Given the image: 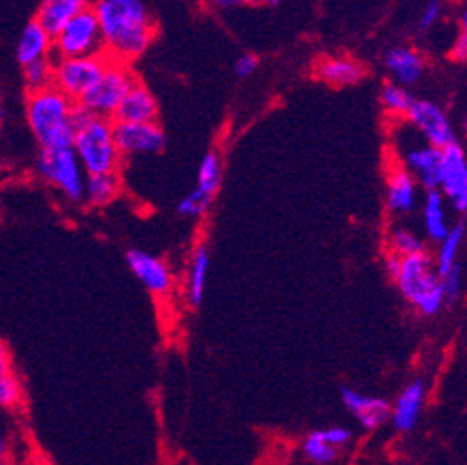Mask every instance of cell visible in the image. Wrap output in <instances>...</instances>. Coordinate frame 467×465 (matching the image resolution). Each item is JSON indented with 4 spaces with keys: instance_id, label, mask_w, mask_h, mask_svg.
<instances>
[{
    "instance_id": "obj_19",
    "label": "cell",
    "mask_w": 467,
    "mask_h": 465,
    "mask_svg": "<svg viewBox=\"0 0 467 465\" xmlns=\"http://www.w3.org/2000/svg\"><path fill=\"white\" fill-rule=\"evenodd\" d=\"M16 57L21 67L36 59L54 57V36L36 19L29 21L17 40Z\"/></svg>"
},
{
    "instance_id": "obj_41",
    "label": "cell",
    "mask_w": 467,
    "mask_h": 465,
    "mask_svg": "<svg viewBox=\"0 0 467 465\" xmlns=\"http://www.w3.org/2000/svg\"><path fill=\"white\" fill-rule=\"evenodd\" d=\"M209 3L217 8H238V6L249 5L251 0H209Z\"/></svg>"
},
{
    "instance_id": "obj_24",
    "label": "cell",
    "mask_w": 467,
    "mask_h": 465,
    "mask_svg": "<svg viewBox=\"0 0 467 465\" xmlns=\"http://www.w3.org/2000/svg\"><path fill=\"white\" fill-rule=\"evenodd\" d=\"M207 274H209V249L202 243L192 253L189 282H186V296H189V302L192 306L202 305L205 284H207Z\"/></svg>"
},
{
    "instance_id": "obj_7",
    "label": "cell",
    "mask_w": 467,
    "mask_h": 465,
    "mask_svg": "<svg viewBox=\"0 0 467 465\" xmlns=\"http://www.w3.org/2000/svg\"><path fill=\"white\" fill-rule=\"evenodd\" d=\"M105 54L101 27L93 8H84L54 35V57Z\"/></svg>"
},
{
    "instance_id": "obj_2",
    "label": "cell",
    "mask_w": 467,
    "mask_h": 465,
    "mask_svg": "<svg viewBox=\"0 0 467 465\" xmlns=\"http://www.w3.org/2000/svg\"><path fill=\"white\" fill-rule=\"evenodd\" d=\"M75 107L77 101L65 96L54 84L27 93V124L40 149H59L73 145Z\"/></svg>"
},
{
    "instance_id": "obj_15",
    "label": "cell",
    "mask_w": 467,
    "mask_h": 465,
    "mask_svg": "<svg viewBox=\"0 0 467 465\" xmlns=\"http://www.w3.org/2000/svg\"><path fill=\"white\" fill-rule=\"evenodd\" d=\"M158 103L152 91L141 82H135L116 108L112 120L119 122H156Z\"/></svg>"
},
{
    "instance_id": "obj_34",
    "label": "cell",
    "mask_w": 467,
    "mask_h": 465,
    "mask_svg": "<svg viewBox=\"0 0 467 465\" xmlns=\"http://www.w3.org/2000/svg\"><path fill=\"white\" fill-rule=\"evenodd\" d=\"M319 433L327 440V443L333 445L335 449H342V447L349 445V443H352V437H354L352 431H349L348 428H340V426L319 429Z\"/></svg>"
},
{
    "instance_id": "obj_35",
    "label": "cell",
    "mask_w": 467,
    "mask_h": 465,
    "mask_svg": "<svg viewBox=\"0 0 467 465\" xmlns=\"http://www.w3.org/2000/svg\"><path fill=\"white\" fill-rule=\"evenodd\" d=\"M441 14H442V5L439 3V0H430V3L424 6L422 14H420V19H418L420 29H422V31L433 29L435 23L441 17Z\"/></svg>"
},
{
    "instance_id": "obj_26",
    "label": "cell",
    "mask_w": 467,
    "mask_h": 465,
    "mask_svg": "<svg viewBox=\"0 0 467 465\" xmlns=\"http://www.w3.org/2000/svg\"><path fill=\"white\" fill-rule=\"evenodd\" d=\"M221 181H223L221 156H219V152H209V154L203 156L202 164L198 168L196 186L200 191L215 196L221 189Z\"/></svg>"
},
{
    "instance_id": "obj_16",
    "label": "cell",
    "mask_w": 467,
    "mask_h": 465,
    "mask_svg": "<svg viewBox=\"0 0 467 465\" xmlns=\"http://www.w3.org/2000/svg\"><path fill=\"white\" fill-rule=\"evenodd\" d=\"M388 209L393 215H409L418 202V182L407 168H395L388 175Z\"/></svg>"
},
{
    "instance_id": "obj_33",
    "label": "cell",
    "mask_w": 467,
    "mask_h": 465,
    "mask_svg": "<svg viewBox=\"0 0 467 465\" xmlns=\"http://www.w3.org/2000/svg\"><path fill=\"white\" fill-rule=\"evenodd\" d=\"M439 279L442 285V293H445V300L456 302L462 293V266H460V263H456L447 274H442Z\"/></svg>"
},
{
    "instance_id": "obj_28",
    "label": "cell",
    "mask_w": 467,
    "mask_h": 465,
    "mask_svg": "<svg viewBox=\"0 0 467 465\" xmlns=\"http://www.w3.org/2000/svg\"><path fill=\"white\" fill-rule=\"evenodd\" d=\"M382 107L393 116H407L409 108L414 103L412 93L397 82H388L380 89Z\"/></svg>"
},
{
    "instance_id": "obj_11",
    "label": "cell",
    "mask_w": 467,
    "mask_h": 465,
    "mask_svg": "<svg viewBox=\"0 0 467 465\" xmlns=\"http://www.w3.org/2000/svg\"><path fill=\"white\" fill-rule=\"evenodd\" d=\"M407 120L424 135L426 141L437 149H445L451 143H456V133L449 114L437 103L420 99L412 103L407 112Z\"/></svg>"
},
{
    "instance_id": "obj_12",
    "label": "cell",
    "mask_w": 467,
    "mask_h": 465,
    "mask_svg": "<svg viewBox=\"0 0 467 465\" xmlns=\"http://www.w3.org/2000/svg\"><path fill=\"white\" fill-rule=\"evenodd\" d=\"M126 263L131 274L139 279V284L150 294L166 296L173 289L175 277L166 261H161L141 249H131L126 253Z\"/></svg>"
},
{
    "instance_id": "obj_9",
    "label": "cell",
    "mask_w": 467,
    "mask_h": 465,
    "mask_svg": "<svg viewBox=\"0 0 467 465\" xmlns=\"http://www.w3.org/2000/svg\"><path fill=\"white\" fill-rule=\"evenodd\" d=\"M112 135L122 156L158 154L166 147V133L156 122L112 120Z\"/></svg>"
},
{
    "instance_id": "obj_38",
    "label": "cell",
    "mask_w": 467,
    "mask_h": 465,
    "mask_svg": "<svg viewBox=\"0 0 467 465\" xmlns=\"http://www.w3.org/2000/svg\"><path fill=\"white\" fill-rule=\"evenodd\" d=\"M14 370V357L10 354V347L6 346V342L0 338V375H5V372Z\"/></svg>"
},
{
    "instance_id": "obj_13",
    "label": "cell",
    "mask_w": 467,
    "mask_h": 465,
    "mask_svg": "<svg viewBox=\"0 0 467 465\" xmlns=\"http://www.w3.org/2000/svg\"><path fill=\"white\" fill-rule=\"evenodd\" d=\"M340 398L344 407L358 418V422L367 431H375L389 420L391 405L382 398L365 395L352 388H342Z\"/></svg>"
},
{
    "instance_id": "obj_22",
    "label": "cell",
    "mask_w": 467,
    "mask_h": 465,
    "mask_svg": "<svg viewBox=\"0 0 467 465\" xmlns=\"http://www.w3.org/2000/svg\"><path fill=\"white\" fill-rule=\"evenodd\" d=\"M424 228L431 242H441L451 230L445 196L439 189H431L424 200Z\"/></svg>"
},
{
    "instance_id": "obj_29",
    "label": "cell",
    "mask_w": 467,
    "mask_h": 465,
    "mask_svg": "<svg viewBox=\"0 0 467 465\" xmlns=\"http://www.w3.org/2000/svg\"><path fill=\"white\" fill-rule=\"evenodd\" d=\"M23 82H26L27 91L52 86L54 84V57L36 59V61L23 65Z\"/></svg>"
},
{
    "instance_id": "obj_43",
    "label": "cell",
    "mask_w": 467,
    "mask_h": 465,
    "mask_svg": "<svg viewBox=\"0 0 467 465\" xmlns=\"http://www.w3.org/2000/svg\"><path fill=\"white\" fill-rule=\"evenodd\" d=\"M3 122H5V108L0 105V128H3Z\"/></svg>"
},
{
    "instance_id": "obj_42",
    "label": "cell",
    "mask_w": 467,
    "mask_h": 465,
    "mask_svg": "<svg viewBox=\"0 0 467 465\" xmlns=\"http://www.w3.org/2000/svg\"><path fill=\"white\" fill-rule=\"evenodd\" d=\"M253 5H259V6H277L279 3H282V0H251Z\"/></svg>"
},
{
    "instance_id": "obj_21",
    "label": "cell",
    "mask_w": 467,
    "mask_h": 465,
    "mask_svg": "<svg viewBox=\"0 0 467 465\" xmlns=\"http://www.w3.org/2000/svg\"><path fill=\"white\" fill-rule=\"evenodd\" d=\"M84 8H88V0H42L35 19L54 36Z\"/></svg>"
},
{
    "instance_id": "obj_6",
    "label": "cell",
    "mask_w": 467,
    "mask_h": 465,
    "mask_svg": "<svg viewBox=\"0 0 467 465\" xmlns=\"http://www.w3.org/2000/svg\"><path fill=\"white\" fill-rule=\"evenodd\" d=\"M135 82L137 78L126 61L109 59L99 80L77 103L93 114L112 120L116 108H119V105L126 98V93L133 88Z\"/></svg>"
},
{
    "instance_id": "obj_39",
    "label": "cell",
    "mask_w": 467,
    "mask_h": 465,
    "mask_svg": "<svg viewBox=\"0 0 467 465\" xmlns=\"http://www.w3.org/2000/svg\"><path fill=\"white\" fill-rule=\"evenodd\" d=\"M12 458V445L5 429H0V465L8 463Z\"/></svg>"
},
{
    "instance_id": "obj_8",
    "label": "cell",
    "mask_w": 467,
    "mask_h": 465,
    "mask_svg": "<svg viewBox=\"0 0 467 465\" xmlns=\"http://www.w3.org/2000/svg\"><path fill=\"white\" fill-rule=\"evenodd\" d=\"M109 59L107 54L54 57V86L73 101H80L84 93L99 80Z\"/></svg>"
},
{
    "instance_id": "obj_14",
    "label": "cell",
    "mask_w": 467,
    "mask_h": 465,
    "mask_svg": "<svg viewBox=\"0 0 467 465\" xmlns=\"http://www.w3.org/2000/svg\"><path fill=\"white\" fill-rule=\"evenodd\" d=\"M424 403H426V382L416 378L403 389V393L397 398L395 405L391 407L389 420L393 428L401 433L412 431L420 420V414H422Z\"/></svg>"
},
{
    "instance_id": "obj_36",
    "label": "cell",
    "mask_w": 467,
    "mask_h": 465,
    "mask_svg": "<svg viewBox=\"0 0 467 465\" xmlns=\"http://www.w3.org/2000/svg\"><path fill=\"white\" fill-rule=\"evenodd\" d=\"M256 68H259V59L253 54H245L234 65V73H236L238 78H249L251 75H254Z\"/></svg>"
},
{
    "instance_id": "obj_23",
    "label": "cell",
    "mask_w": 467,
    "mask_h": 465,
    "mask_svg": "<svg viewBox=\"0 0 467 465\" xmlns=\"http://www.w3.org/2000/svg\"><path fill=\"white\" fill-rule=\"evenodd\" d=\"M122 182L119 173H96L86 175L84 200L93 207H105L119 198Z\"/></svg>"
},
{
    "instance_id": "obj_4",
    "label": "cell",
    "mask_w": 467,
    "mask_h": 465,
    "mask_svg": "<svg viewBox=\"0 0 467 465\" xmlns=\"http://www.w3.org/2000/svg\"><path fill=\"white\" fill-rule=\"evenodd\" d=\"M393 282L400 287L401 294L422 315H435L445 305V293L439 274L435 270L431 254L424 249L401 257V266Z\"/></svg>"
},
{
    "instance_id": "obj_5",
    "label": "cell",
    "mask_w": 467,
    "mask_h": 465,
    "mask_svg": "<svg viewBox=\"0 0 467 465\" xmlns=\"http://www.w3.org/2000/svg\"><path fill=\"white\" fill-rule=\"evenodd\" d=\"M36 175L52 184L67 200L84 202L86 171L73 147L40 149L36 158Z\"/></svg>"
},
{
    "instance_id": "obj_30",
    "label": "cell",
    "mask_w": 467,
    "mask_h": 465,
    "mask_svg": "<svg viewBox=\"0 0 467 465\" xmlns=\"http://www.w3.org/2000/svg\"><path fill=\"white\" fill-rule=\"evenodd\" d=\"M302 454L316 465H329L338 458V449L327 443L319 431H314L302 443Z\"/></svg>"
},
{
    "instance_id": "obj_20",
    "label": "cell",
    "mask_w": 467,
    "mask_h": 465,
    "mask_svg": "<svg viewBox=\"0 0 467 465\" xmlns=\"http://www.w3.org/2000/svg\"><path fill=\"white\" fill-rule=\"evenodd\" d=\"M316 75L325 84L344 88V86H356L358 82H361L365 77V68L356 59L327 57L317 63Z\"/></svg>"
},
{
    "instance_id": "obj_3",
    "label": "cell",
    "mask_w": 467,
    "mask_h": 465,
    "mask_svg": "<svg viewBox=\"0 0 467 465\" xmlns=\"http://www.w3.org/2000/svg\"><path fill=\"white\" fill-rule=\"evenodd\" d=\"M73 122L75 137L71 147L78 156L86 175L119 173L124 156L114 143L112 120L93 114L77 103Z\"/></svg>"
},
{
    "instance_id": "obj_31",
    "label": "cell",
    "mask_w": 467,
    "mask_h": 465,
    "mask_svg": "<svg viewBox=\"0 0 467 465\" xmlns=\"http://www.w3.org/2000/svg\"><path fill=\"white\" fill-rule=\"evenodd\" d=\"M213 198L212 194H207L203 191H200L198 186L192 191L186 194L179 203H177V215L179 217H186V219H202L207 215L209 209H212V203H213Z\"/></svg>"
},
{
    "instance_id": "obj_18",
    "label": "cell",
    "mask_w": 467,
    "mask_h": 465,
    "mask_svg": "<svg viewBox=\"0 0 467 465\" xmlns=\"http://www.w3.org/2000/svg\"><path fill=\"white\" fill-rule=\"evenodd\" d=\"M386 68L397 84L405 88L414 86L424 75L426 61L422 54L416 52L414 48H407V46H397L391 48L384 57Z\"/></svg>"
},
{
    "instance_id": "obj_37",
    "label": "cell",
    "mask_w": 467,
    "mask_h": 465,
    "mask_svg": "<svg viewBox=\"0 0 467 465\" xmlns=\"http://www.w3.org/2000/svg\"><path fill=\"white\" fill-rule=\"evenodd\" d=\"M452 59L458 61V63H463L467 59V33H465V27L463 31L458 35L454 46H452V52H451Z\"/></svg>"
},
{
    "instance_id": "obj_17",
    "label": "cell",
    "mask_w": 467,
    "mask_h": 465,
    "mask_svg": "<svg viewBox=\"0 0 467 465\" xmlns=\"http://www.w3.org/2000/svg\"><path fill=\"white\" fill-rule=\"evenodd\" d=\"M405 164L420 186H424L426 191L439 189L441 149L430 143L424 147H412L405 154Z\"/></svg>"
},
{
    "instance_id": "obj_10",
    "label": "cell",
    "mask_w": 467,
    "mask_h": 465,
    "mask_svg": "<svg viewBox=\"0 0 467 465\" xmlns=\"http://www.w3.org/2000/svg\"><path fill=\"white\" fill-rule=\"evenodd\" d=\"M439 191L452 202L458 213L467 212V160L458 141L441 149Z\"/></svg>"
},
{
    "instance_id": "obj_25",
    "label": "cell",
    "mask_w": 467,
    "mask_h": 465,
    "mask_svg": "<svg viewBox=\"0 0 467 465\" xmlns=\"http://www.w3.org/2000/svg\"><path fill=\"white\" fill-rule=\"evenodd\" d=\"M463 236H465V226L463 224H454L447 232V236L439 242L441 247L437 251V257L433 259V264H435V270H437L439 277L442 274H447L458 263V254H460V249H462V243H463Z\"/></svg>"
},
{
    "instance_id": "obj_27",
    "label": "cell",
    "mask_w": 467,
    "mask_h": 465,
    "mask_svg": "<svg viewBox=\"0 0 467 465\" xmlns=\"http://www.w3.org/2000/svg\"><path fill=\"white\" fill-rule=\"evenodd\" d=\"M26 405V388L14 370L0 375V410H19Z\"/></svg>"
},
{
    "instance_id": "obj_32",
    "label": "cell",
    "mask_w": 467,
    "mask_h": 465,
    "mask_svg": "<svg viewBox=\"0 0 467 465\" xmlns=\"http://www.w3.org/2000/svg\"><path fill=\"white\" fill-rule=\"evenodd\" d=\"M426 249V243L424 240L416 236L412 230L409 228H403V226H397L391 230L389 234V251L401 254V257H405V254H412V253H418V251H424Z\"/></svg>"
},
{
    "instance_id": "obj_1",
    "label": "cell",
    "mask_w": 467,
    "mask_h": 465,
    "mask_svg": "<svg viewBox=\"0 0 467 465\" xmlns=\"http://www.w3.org/2000/svg\"><path fill=\"white\" fill-rule=\"evenodd\" d=\"M93 12L110 59L130 63L141 57L156 36V23L145 0H99Z\"/></svg>"
},
{
    "instance_id": "obj_40",
    "label": "cell",
    "mask_w": 467,
    "mask_h": 465,
    "mask_svg": "<svg viewBox=\"0 0 467 465\" xmlns=\"http://www.w3.org/2000/svg\"><path fill=\"white\" fill-rule=\"evenodd\" d=\"M400 266H401V254L389 251L386 254V272L391 279L397 275V272H400Z\"/></svg>"
}]
</instances>
